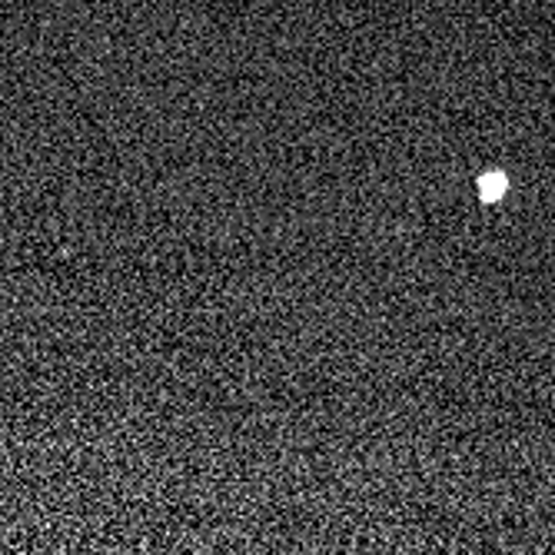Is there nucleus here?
<instances>
[{
	"mask_svg": "<svg viewBox=\"0 0 555 555\" xmlns=\"http://www.w3.org/2000/svg\"><path fill=\"white\" fill-rule=\"evenodd\" d=\"M479 193H482V200H499L505 193V176L502 173H485L482 183H479Z\"/></svg>",
	"mask_w": 555,
	"mask_h": 555,
	"instance_id": "f257e3e1",
	"label": "nucleus"
}]
</instances>
